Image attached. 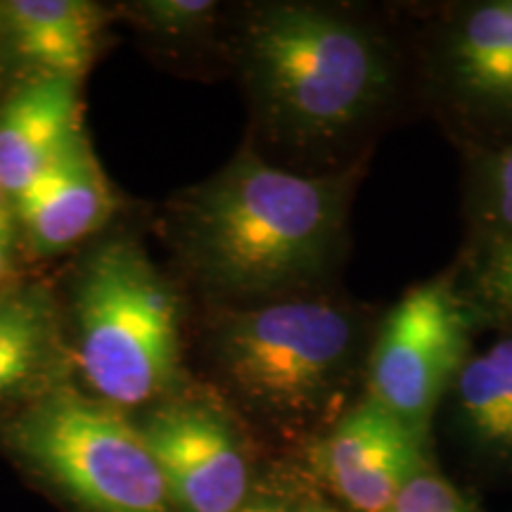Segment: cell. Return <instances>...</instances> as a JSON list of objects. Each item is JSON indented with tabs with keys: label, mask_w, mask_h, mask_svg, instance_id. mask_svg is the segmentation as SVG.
I'll list each match as a JSON object with an SVG mask.
<instances>
[{
	"label": "cell",
	"mask_w": 512,
	"mask_h": 512,
	"mask_svg": "<svg viewBox=\"0 0 512 512\" xmlns=\"http://www.w3.org/2000/svg\"><path fill=\"white\" fill-rule=\"evenodd\" d=\"M64 366L67 347L48 287L15 283L0 292V406L62 384Z\"/></svg>",
	"instance_id": "cell-12"
},
{
	"label": "cell",
	"mask_w": 512,
	"mask_h": 512,
	"mask_svg": "<svg viewBox=\"0 0 512 512\" xmlns=\"http://www.w3.org/2000/svg\"><path fill=\"white\" fill-rule=\"evenodd\" d=\"M0 221H15V219H12V204H10V197L5 195L3 185H0Z\"/></svg>",
	"instance_id": "cell-21"
},
{
	"label": "cell",
	"mask_w": 512,
	"mask_h": 512,
	"mask_svg": "<svg viewBox=\"0 0 512 512\" xmlns=\"http://www.w3.org/2000/svg\"><path fill=\"white\" fill-rule=\"evenodd\" d=\"M351 176H304L245 145L176 202L174 238L211 297L261 304L309 290L342 247Z\"/></svg>",
	"instance_id": "cell-1"
},
{
	"label": "cell",
	"mask_w": 512,
	"mask_h": 512,
	"mask_svg": "<svg viewBox=\"0 0 512 512\" xmlns=\"http://www.w3.org/2000/svg\"><path fill=\"white\" fill-rule=\"evenodd\" d=\"M479 283L484 297L512 318V240H498L491 247Z\"/></svg>",
	"instance_id": "cell-18"
},
{
	"label": "cell",
	"mask_w": 512,
	"mask_h": 512,
	"mask_svg": "<svg viewBox=\"0 0 512 512\" xmlns=\"http://www.w3.org/2000/svg\"><path fill=\"white\" fill-rule=\"evenodd\" d=\"M249 93L275 138L335 143L370 117L392 88V64L363 24L318 5H266L242 36Z\"/></svg>",
	"instance_id": "cell-2"
},
{
	"label": "cell",
	"mask_w": 512,
	"mask_h": 512,
	"mask_svg": "<svg viewBox=\"0 0 512 512\" xmlns=\"http://www.w3.org/2000/svg\"><path fill=\"white\" fill-rule=\"evenodd\" d=\"M128 10L147 31L178 38L207 29L216 15V3L211 0H143V3L128 5Z\"/></svg>",
	"instance_id": "cell-15"
},
{
	"label": "cell",
	"mask_w": 512,
	"mask_h": 512,
	"mask_svg": "<svg viewBox=\"0 0 512 512\" xmlns=\"http://www.w3.org/2000/svg\"><path fill=\"white\" fill-rule=\"evenodd\" d=\"M458 413L477 444L512 458V337L467 356L453 382Z\"/></svg>",
	"instance_id": "cell-14"
},
{
	"label": "cell",
	"mask_w": 512,
	"mask_h": 512,
	"mask_svg": "<svg viewBox=\"0 0 512 512\" xmlns=\"http://www.w3.org/2000/svg\"><path fill=\"white\" fill-rule=\"evenodd\" d=\"M0 434L31 470L88 512H174L140 427L72 384L22 403Z\"/></svg>",
	"instance_id": "cell-4"
},
{
	"label": "cell",
	"mask_w": 512,
	"mask_h": 512,
	"mask_svg": "<svg viewBox=\"0 0 512 512\" xmlns=\"http://www.w3.org/2000/svg\"><path fill=\"white\" fill-rule=\"evenodd\" d=\"M81 133V81L24 76L0 102V185L10 204L46 174Z\"/></svg>",
	"instance_id": "cell-10"
},
{
	"label": "cell",
	"mask_w": 512,
	"mask_h": 512,
	"mask_svg": "<svg viewBox=\"0 0 512 512\" xmlns=\"http://www.w3.org/2000/svg\"><path fill=\"white\" fill-rule=\"evenodd\" d=\"M114 195L86 133L12 202V219L31 254L50 256L79 245L110 221Z\"/></svg>",
	"instance_id": "cell-9"
},
{
	"label": "cell",
	"mask_w": 512,
	"mask_h": 512,
	"mask_svg": "<svg viewBox=\"0 0 512 512\" xmlns=\"http://www.w3.org/2000/svg\"><path fill=\"white\" fill-rule=\"evenodd\" d=\"M105 12L88 0H5L0 3V53L27 76L81 81L100 48Z\"/></svg>",
	"instance_id": "cell-11"
},
{
	"label": "cell",
	"mask_w": 512,
	"mask_h": 512,
	"mask_svg": "<svg viewBox=\"0 0 512 512\" xmlns=\"http://www.w3.org/2000/svg\"><path fill=\"white\" fill-rule=\"evenodd\" d=\"M76 368L110 406L169 399L181 375V311L174 287L131 235L100 242L74 285Z\"/></svg>",
	"instance_id": "cell-3"
},
{
	"label": "cell",
	"mask_w": 512,
	"mask_h": 512,
	"mask_svg": "<svg viewBox=\"0 0 512 512\" xmlns=\"http://www.w3.org/2000/svg\"><path fill=\"white\" fill-rule=\"evenodd\" d=\"M309 512H335V510H330V508H311Z\"/></svg>",
	"instance_id": "cell-22"
},
{
	"label": "cell",
	"mask_w": 512,
	"mask_h": 512,
	"mask_svg": "<svg viewBox=\"0 0 512 512\" xmlns=\"http://www.w3.org/2000/svg\"><path fill=\"white\" fill-rule=\"evenodd\" d=\"M482 216L498 240H512V145L489 159L482 181Z\"/></svg>",
	"instance_id": "cell-16"
},
{
	"label": "cell",
	"mask_w": 512,
	"mask_h": 512,
	"mask_svg": "<svg viewBox=\"0 0 512 512\" xmlns=\"http://www.w3.org/2000/svg\"><path fill=\"white\" fill-rule=\"evenodd\" d=\"M387 512H470V508L444 477L422 470L403 486Z\"/></svg>",
	"instance_id": "cell-17"
},
{
	"label": "cell",
	"mask_w": 512,
	"mask_h": 512,
	"mask_svg": "<svg viewBox=\"0 0 512 512\" xmlns=\"http://www.w3.org/2000/svg\"><path fill=\"white\" fill-rule=\"evenodd\" d=\"M140 432L157 460L171 505L181 512H240L249 496V460L238 432L209 401L169 396Z\"/></svg>",
	"instance_id": "cell-7"
},
{
	"label": "cell",
	"mask_w": 512,
	"mask_h": 512,
	"mask_svg": "<svg viewBox=\"0 0 512 512\" xmlns=\"http://www.w3.org/2000/svg\"><path fill=\"white\" fill-rule=\"evenodd\" d=\"M444 74L458 98L491 114H512V0L475 5L444 43Z\"/></svg>",
	"instance_id": "cell-13"
},
{
	"label": "cell",
	"mask_w": 512,
	"mask_h": 512,
	"mask_svg": "<svg viewBox=\"0 0 512 512\" xmlns=\"http://www.w3.org/2000/svg\"><path fill=\"white\" fill-rule=\"evenodd\" d=\"M15 221H0V292L15 285Z\"/></svg>",
	"instance_id": "cell-19"
},
{
	"label": "cell",
	"mask_w": 512,
	"mask_h": 512,
	"mask_svg": "<svg viewBox=\"0 0 512 512\" xmlns=\"http://www.w3.org/2000/svg\"><path fill=\"white\" fill-rule=\"evenodd\" d=\"M467 316L446 280L413 287L370 349L368 396L427 437L432 413L467 361Z\"/></svg>",
	"instance_id": "cell-6"
},
{
	"label": "cell",
	"mask_w": 512,
	"mask_h": 512,
	"mask_svg": "<svg viewBox=\"0 0 512 512\" xmlns=\"http://www.w3.org/2000/svg\"><path fill=\"white\" fill-rule=\"evenodd\" d=\"M240 512H287V510L283 508V505H278L273 501H254V503H247Z\"/></svg>",
	"instance_id": "cell-20"
},
{
	"label": "cell",
	"mask_w": 512,
	"mask_h": 512,
	"mask_svg": "<svg viewBox=\"0 0 512 512\" xmlns=\"http://www.w3.org/2000/svg\"><path fill=\"white\" fill-rule=\"evenodd\" d=\"M358 328L323 299H273L223 311L209 332L216 373L275 415L318 411L354 373Z\"/></svg>",
	"instance_id": "cell-5"
},
{
	"label": "cell",
	"mask_w": 512,
	"mask_h": 512,
	"mask_svg": "<svg viewBox=\"0 0 512 512\" xmlns=\"http://www.w3.org/2000/svg\"><path fill=\"white\" fill-rule=\"evenodd\" d=\"M313 465L358 512H387L399 491L427 470L425 437L366 396L313 448Z\"/></svg>",
	"instance_id": "cell-8"
}]
</instances>
